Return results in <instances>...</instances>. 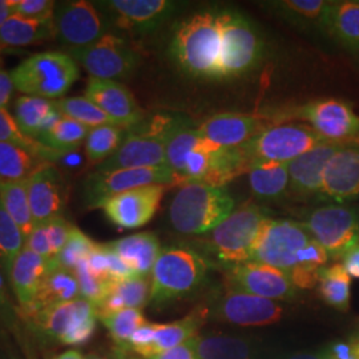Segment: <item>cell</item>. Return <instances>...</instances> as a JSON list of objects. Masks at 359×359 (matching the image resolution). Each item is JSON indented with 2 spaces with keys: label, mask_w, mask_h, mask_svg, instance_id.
I'll return each instance as SVG.
<instances>
[{
  "label": "cell",
  "mask_w": 359,
  "mask_h": 359,
  "mask_svg": "<svg viewBox=\"0 0 359 359\" xmlns=\"http://www.w3.org/2000/svg\"><path fill=\"white\" fill-rule=\"evenodd\" d=\"M170 55L189 76L219 80V13H194L181 22L172 38Z\"/></svg>",
  "instance_id": "obj_1"
},
{
  "label": "cell",
  "mask_w": 359,
  "mask_h": 359,
  "mask_svg": "<svg viewBox=\"0 0 359 359\" xmlns=\"http://www.w3.org/2000/svg\"><path fill=\"white\" fill-rule=\"evenodd\" d=\"M234 210V200L224 187L185 182L169 205V222L181 234L212 231Z\"/></svg>",
  "instance_id": "obj_2"
},
{
  "label": "cell",
  "mask_w": 359,
  "mask_h": 359,
  "mask_svg": "<svg viewBox=\"0 0 359 359\" xmlns=\"http://www.w3.org/2000/svg\"><path fill=\"white\" fill-rule=\"evenodd\" d=\"M209 273V262L187 246L161 249L151 274L149 302L161 308L197 292Z\"/></svg>",
  "instance_id": "obj_3"
},
{
  "label": "cell",
  "mask_w": 359,
  "mask_h": 359,
  "mask_svg": "<svg viewBox=\"0 0 359 359\" xmlns=\"http://www.w3.org/2000/svg\"><path fill=\"white\" fill-rule=\"evenodd\" d=\"M10 75L13 88L27 96L59 100L76 83L80 68L67 52L47 51L29 56Z\"/></svg>",
  "instance_id": "obj_4"
},
{
  "label": "cell",
  "mask_w": 359,
  "mask_h": 359,
  "mask_svg": "<svg viewBox=\"0 0 359 359\" xmlns=\"http://www.w3.org/2000/svg\"><path fill=\"white\" fill-rule=\"evenodd\" d=\"M269 219L266 209L256 204H245L233 210L229 217L210 231L208 241L218 259L225 265L249 262Z\"/></svg>",
  "instance_id": "obj_5"
},
{
  "label": "cell",
  "mask_w": 359,
  "mask_h": 359,
  "mask_svg": "<svg viewBox=\"0 0 359 359\" xmlns=\"http://www.w3.org/2000/svg\"><path fill=\"white\" fill-rule=\"evenodd\" d=\"M173 120L172 116L160 114L154 115L148 123L142 121L137 127L129 129L118 149L103 164L97 165L96 170L167 167L165 148Z\"/></svg>",
  "instance_id": "obj_6"
},
{
  "label": "cell",
  "mask_w": 359,
  "mask_h": 359,
  "mask_svg": "<svg viewBox=\"0 0 359 359\" xmlns=\"http://www.w3.org/2000/svg\"><path fill=\"white\" fill-rule=\"evenodd\" d=\"M325 142L329 140L323 139L308 124L285 123L269 126L240 148L248 165L253 161L289 164Z\"/></svg>",
  "instance_id": "obj_7"
},
{
  "label": "cell",
  "mask_w": 359,
  "mask_h": 359,
  "mask_svg": "<svg viewBox=\"0 0 359 359\" xmlns=\"http://www.w3.org/2000/svg\"><path fill=\"white\" fill-rule=\"evenodd\" d=\"M219 23V80L243 76L259 63L264 51L262 39L240 13L222 11Z\"/></svg>",
  "instance_id": "obj_8"
},
{
  "label": "cell",
  "mask_w": 359,
  "mask_h": 359,
  "mask_svg": "<svg viewBox=\"0 0 359 359\" xmlns=\"http://www.w3.org/2000/svg\"><path fill=\"white\" fill-rule=\"evenodd\" d=\"M302 224L329 258L344 259L359 246V212L354 208L344 204L320 206L309 212Z\"/></svg>",
  "instance_id": "obj_9"
},
{
  "label": "cell",
  "mask_w": 359,
  "mask_h": 359,
  "mask_svg": "<svg viewBox=\"0 0 359 359\" xmlns=\"http://www.w3.org/2000/svg\"><path fill=\"white\" fill-rule=\"evenodd\" d=\"M97 318L96 306L79 297L43 310L31 317L29 321L51 341L67 346H81L92 338Z\"/></svg>",
  "instance_id": "obj_10"
},
{
  "label": "cell",
  "mask_w": 359,
  "mask_h": 359,
  "mask_svg": "<svg viewBox=\"0 0 359 359\" xmlns=\"http://www.w3.org/2000/svg\"><path fill=\"white\" fill-rule=\"evenodd\" d=\"M182 184L184 181L168 167L96 170L83 182V200L88 208H100L105 200L132 189L152 185L181 187Z\"/></svg>",
  "instance_id": "obj_11"
},
{
  "label": "cell",
  "mask_w": 359,
  "mask_h": 359,
  "mask_svg": "<svg viewBox=\"0 0 359 359\" xmlns=\"http://www.w3.org/2000/svg\"><path fill=\"white\" fill-rule=\"evenodd\" d=\"M77 65H81L90 77L100 80H123L130 76L140 62L126 39L107 34L96 43L83 48L67 52Z\"/></svg>",
  "instance_id": "obj_12"
},
{
  "label": "cell",
  "mask_w": 359,
  "mask_h": 359,
  "mask_svg": "<svg viewBox=\"0 0 359 359\" xmlns=\"http://www.w3.org/2000/svg\"><path fill=\"white\" fill-rule=\"evenodd\" d=\"M310 241L311 236L302 222L270 218L258 238L252 261L289 274L297 266L298 253Z\"/></svg>",
  "instance_id": "obj_13"
},
{
  "label": "cell",
  "mask_w": 359,
  "mask_h": 359,
  "mask_svg": "<svg viewBox=\"0 0 359 359\" xmlns=\"http://www.w3.org/2000/svg\"><path fill=\"white\" fill-rule=\"evenodd\" d=\"M55 38L68 50L83 48L108 34V23L95 3L87 0L63 1L53 16Z\"/></svg>",
  "instance_id": "obj_14"
},
{
  "label": "cell",
  "mask_w": 359,
  "mask_h": 359,
  "mask_svg": "<svg viewBox=\"0 0 359 359\" xmlns=\"http://www.w3.org/2000/svg\"><path fill=\"white\" fill-rule=\"evenodd\" d=\"M287 116L306 121L329 142H359V115L346 102L317 100L295 108Z\"/></svg>",
  "instance_id": "obj_15"
},
{
  "label": "cell",
  "mask_w": 359,
  "mask_h": 359,
  "mask_svg": "<svg viewBox=\"0 0 359 359\" xmlns=\"http://www.w3.org/2000/svg\"><path fill=\"white\" fill-rule=\"evenodd\" d=\"M205 310H196L185 318L170 323L147 322L132 335L127 351H133L142 358H154L164 351L194 339L205 321Z\"/></svg>",
  "instance_id": "obj_16"
},
{
  "label": "cell",
  "mask_w": 359,
  "mask_h": 359,
  "mask_svg": "<svg viewBox=\"0 0 359 359\" xmlns=\"http://www.w3.org/2000/svg\"><path fill=\"white\" fill-rule=\"evenodd\" d=\"M228 283L231 289L271 301L292 299L297 287L290 276L283 270L259 262H245L228 266Z\"/></svg>",
  "instance_id": "obj_17"
},
{
  "label": "cell",
  "mask_w": 359,
  "mask_h": 359,
  "mask_svg": "<svg viewBox=\"0 0 359 359\" xmlns=\"http://www.w3.org/2000/svg\"><path fill=\"white\" fill-rule=\"evenodd\" d=\"M169 187L152 185L116 194L105 200L103 209L107 218L121 229H137L147 225L158 210Z\"/></svg>",
  "instance_id": "obj_18"
},
{
  "label": "cell",
  "mask_w": 359,
  "mask_h": 359,
  "mask_svg": "<svg viewBox=\"0 0 359 359\" xmlns=\"http://www.w3.org/2000/svg\"><path fill=\"white\" fill-rule=\"evenodd\" d=\"M277 301L261 298L226 286L215 304L213 316L219 321L238 326H265L283 318Z\"/></svg>",
  "instance_id": "obj_19"
},
{
  "label": "cell",
  "mask_w": 359,
  "mask_h": 359,
  "mask_svg": "<svg viewBox=\"0 0 359 359\" xmlns=\"http://www.w3.org/2000/svg\"><path fill=\"white\" fill-rule=\"evenodd\" d=\"M109 11L116 26L136 35L152 34L177 10L169 0H109L97 1Z\"/></svg>",
  "instance_id": "obj_20"
},
{
  "label": "cell",
  "mask_w": 359,
  "mask_h": 359,
  "mask_svg": "<svg viewBox=\"0 0 359 359\" xmlns=\"http://www.w3.org/2000/svg\"><path fill=\"white\" fill-rule=\"evenodd\" d=\"M27 192L35 225L63 217L67 205V184L62 172L48 164L27 180Z\"/></svg>",
  "instance_id": "obj_21"
},
{
  "label": "cell",
  "mask_w": 359,
  "mask_h": 359,
  "mask_svg": "<svg viewBox=\"0 0 359 359\" xmlns=\"http://www.w3.org/2000/svg\"><path fill=\"white\" fill-rule=\"evenodd\" d=\"M320 196L337 204L359 198V142L347 144L329 160Z\"/></svg>",
  "instance_id": "obj_22"
},
{
  "label": "cell",
  "mask_w": 359,
  "mask_h": 359,
  "mask_svg": "<svg viewBox=\"0 0 359 359\" xmlns=\"http://www.w3.org/2000/svg\"><path fill=\"white\" fill-rule=\"evenodd\" d=\"M86 97L112 117L121 128H135L144 120V112L132 92L118 81L90 77Z\"/></svg>",
  "instance_id": "obj_23"
},
{
  "label": "cell",
  "mask_w": 359,
  "mask_h": 359,
  "mask_svg": "<svg viewBox=\"0 0 359 359\" xmlns=\"http://www.w3.org/2000/svg\"><path fill=\"white\" fill-rule=\"evenodd\" d=\"M350 142H325L287 164L289 191L299 198L320 196L323 172L329 160Z\"/></svg>",
  "instance_id": "obj_24"
},
{
  "label": "cell",
  "mask_w": 359,
  "mask_h": 359,
  "mask_svg": "<svg viewBox=\"0 0 359 359\" xmlns=\"http://www.w3.org/2000/svg\"><path fill=\"white\" fill-rule=\"evenodd\" d=\"M268 127L266 120L259 116L219 114L206 118L197 130L208 142L221 148H237Z\"/></svg>",
  "instance_id": "obj_25"
},
{
  "label": "cell",
  "mask_w": 359,
  "mask_h": 359,
  "mask_svg": "<svg viewBox=\"0 0 359 359\" xmlns=\"http://www.w3.org/2000/svg\"><path fill=\"white\" fill-rule=\"evenodd\" d=\"M80 297V289L77 283L76 274L72 270L65 269L51 259V266L43 278L31 306L22 309L20 314L27 320L34 317L46 309L65 304Z\"/></svg>",
  "instance_id": "obj_26"
},
{
  "label": "cell",
  "mask_w": 359,
  "mask_h": 359,
  "mask_svg": "<svg viewBox=\"0 0 359 359\" xmlns=\"http://www.w3.org/2000/svg\"><path fill=\"white\" fill-rule=\"evenodd\" d=\"M51 266V259L39 256L35 252L23 248L16 256L10 270L8 278L11 281L13 293L20 304V308L31 306L39 287L47 271Z\"/></svg>",
  "instance_id": "obj_27"
},
{
  "label": "cell",
  "mask_w": 359,
  "mask_h": 359,
  "mask_svg": "<svg viewBox=\"0 0 359 359\" xmlns=\"http://www.w3.org/2000/svg\"><path fill=\"white\" fill-rule=\"evenodd\" d=\"M120 257L136 277L149 278L160 255V243L152 231L136 233L107 244Z\"/></svg>",
  "instance_id": "obj_28"
},
{
  "label": "cell",
  "mask_w": 359,
  "mask_h": 359,
  "mask_svg": "<svg viewBox=\"0 0 359 359\" xmlns=\"http://www.w3.org/2000/svg\"><path fill=\"white\" fill-rule=\"evenodd\" d=\"M321 26L344 48L359 53V1H330Z\"/></svg>",
  "instance_id": "obj_29"
},
{
  "label": "cell",
  "mask_w": 359,
  "mask_h": 359,
  "mask_svg": "<svg viewBox=\"0 0 359 359\" xmlns=\"http://www.w3.org/2000/svg\"><path fill=\"white\" fill-rule=\"evenodd\" d=\"M60 116L52 100L25 95L15 102L13 118L18 127L28 137L35 140H38L44 130L52 127Z\"/></svg>",
  "instance_id": "obj_30"
},
{
  "label": "cell",
  "mask_w": 359,
  "mask_h": 359,
  "mask_svg": "<svg viewBox=\"0 0 359 359\" xmlns=\"http://www.w3.org/2000/svg\"><path fill=\"white\" fill-rule=\"evenodd\" d=\"M252 193L262 200H278L289 191V168L283 163L253 161L246 168Z\"/></svg>",
  "instance_id": "obj_31"
},
{
  "label": "cell",
  "mask_w": 359,
  "mask_h": 359,
  "mask_svg": "<svg viewBox=\"0 0 359 359\" xmlns=\"http://www.w3.org/2000/svg\"><path fill=\"white\" fill-rule=\"evenodd\" d=\"M151 297V283L144 277H132L112 285L109 293L97 306L99 318L124 309L142 310Z\"/></svg>",
  "instance_id": "obj_32"
},
{
  "label": "cell",
  "mask_w": 359,
  "mask_h": 359,
  "mask_svg": "<svg viewBox=\"0 0 359 359\" xmlns=\"http://www.w3.org/2000/svg\"><path fill=\"white\" fill-rule=\"evenodd\" d=\"M55 36L53 22L43 23L13 15L0 27V50L38 44Z\"/></svg>",
  "instance_id": "obj_33"
},
{
  "label": "cell",
  "mask_w": 359,
  "mask_h": 359,
  "mask_svg": "<svg viewBox=\"0 0 359 359\" xmlns=\"http://www.w3.org/2000/svg\"><path fill=\"white\" fill-rule=\"evenodd\" d=\"M208 140L204 139L197 128H191L187 123L181 120H173V124L168 135L167 148H165V165L173 170L180 179L184 181V163L187 156L194 149L203 147Z\"/></svg>",
  "instance_id": "obj_34"
},
{
  "label": "cell",
  "mask_w": 359,
  "mask_h": 359,
  "mask_svg": "<svg viewBox=\"0 0 359 359\" xmlns=\"http://www.w3.org/2000/svg\"><path fill=\"white\" fill-rule=\"evenodd\" d=\"M48 164L53 163L22 147L0 142V180H28Z\"/></svg>",
  "instance_id": "obj_35"
},
{
  "label": "cell",
  "mask_w": 359,
  "mask_h": 359,
  "mask_svg": "<svg viewBox=\"0 0 359 359\" xmlns=\"http://www.w3.org/2000/svg\"><path fill=\"white\" fill-rule=\"evenodd\" d=\"M0 200L27 238L36 226L28 200L27 180H0Z\"/></svg>",
  "instance_id": "obj_36"
},
{
  "label": "cell",
  "mask_w": 359,
  "mask_h": 359,
  "mask_svg": "<svg viewBox=\"0 0 359 359\" xmlns=\"http://www.w3.org/2000/svg\"><path fill=\"white\" fill-rule=\"evenodd\" d=\"M192 342L198 359H252V347L244 338L197 335Z\"/></svg>",
  "instance_id": "obj_37"
},
{
  "label": "cell",
  "mask_w": 359,
  "mask_h": 359,
  "mask_svg": "<svg viewBox=\"0 0 359 359\" xmlns=\"http://www.w3.org/2000/svg\"><path fill=\"white\" fill-rule=\"evenodd\" d=\"M90 133V128L67 116L60 118L39 136L38 142L55 152L65 154L77 151Z\"/></svg>",
  "instance_id": "obj_38"
},
{
  "label": "cell",
  "mask_w": 359,
  "mask_h": 359,
  "mask_svg": "<svg viewBox=\"0 0 359 359\" xmlns=\"http://www.w3.org/2000/svg\"><path fill=\"white\" fill-rule=\"evenodd\" d=\"M350 276L342 264L318 270V290L329 306L346 311L350 308Z\"/></svg>",
  "instance_id": "obj_39"
},
{
  "label": "cell",
  "mask_w": 359,
  "mask_h": 359,
  "mask_svg": "<svg viewBox=\"0 0 359 359\" xmlns=\"http://www.w3.org/2000/svg\"><path fill=\"white\" fill-rule=\"evenodd\" d=\"M126 137V129L117 126H102L90 128L86 139V157L96 167L115 154Z\"/></svg>",
  "instance_id": "obj_40"
},
{
  "label": "cell",
  "mask_w": 359,
  "mask_h": 359,
  "mask_svg": "<svg viewBox=\"0 0 359 359\" xmlns=\"http://www.w3.org/2000/svg\"><path fill=\"white\" fill-rule=\"evenodd\" d=\"M55 107L60 115L74 118L90 129L102 126L120 127L112 117L107 115L87 97H63L55 102Z\"/></svg>",
  "instance_id": "obj_41"
},
{
  "label": "cell",
  "mask_w": 359,
  "mask_h": 359,
  "mask_svg": "<svg viewBox=\"0 0 359 359\" xmlns=\"http://www.w3.org/2000/svg\"><path fill=\"white\" fill-rule=\"evenodd\" d=\"M115 341L116 346L127 351L132 335L136 333L147 320L140 309H124L99 318Z\"/></svg>",
  "instance_id": "obj_42"
},
{
  "label": "cell",
  "mask_w": 359,
  "mask_h": 359,
  "mask_svg": "<svg viewBox=\"0 0 359 359\" xmlns=\"http://www.w3.org/2000/svg\"><path fill=\"white\" fill-rule=\"evenodd\" d=\"M0 142H7V144L22 147L32 154L44 157L46 160H48L51 163L59 160L62 156H65V154L52 151L38 140L25 135L18 127L13 116L10 115V112L6 108H0Z\"/></svg>",
  "instance_id": "obj_43"
},
{
  "label": "cell",
  "mask_w": 359,
  "mask_h": 359,
  "mask_svg": "<svg viewBox=\"0 0 359 359\" xmlns=\"http://www.w3.org/2000/svg\"><path fill=\"white\" fill-rule=\"evenodd\" d=\"M25 236L0 200V268L8 276L16 256L25 248Z\"/></svg>",
  "instance_id": "obj_44"
},
{
  "label": "cell",
  "mask_w": 359,
  "mask_h": 359,
  "mask_svg": "<svg viewBox=\"0 0 359 359\" xmlns=\"http://www.w3.org/2000/svg\"><path fill=\"white\" fill-rule=\"evenodd\" d=\"M95 246L96 243L92 241L87 234H84L75 226L71 231V236L63 250L55 258V261L59 266L74 271L77 264L88 258Z\"/></svg>",
  "instance_id": "obj_45"
},
{
  "label": "cell",
  "mask_w": 359,
  "mask_h": 359,
  "mask_svg": "<svg viewBox=\"0 0 359 359\" xmlns=\"http://www.w3.org/2000/svg\"><path fill=\"white\" fill-rule=\"evenodd\" d=\"M74 271L76 274L80 297L90 301L97 308L107 294L109 293L112 285L115 283L105 281L103 278L97 277L96 274H93L87 264V259L77 264Z\"/></svg>",
  "instance_id": "obj_46"
},
{
  "label": "cell",
  "mask_w": 359,
  "mask_h": 359,
  "mask_svg": "<svg viewBox=\"0 0 359 359\" xmlns=\"http://www.w3.org/2000/svg\"><path fill=\"white\" fill-rule=\"evenodd\" d=\"M329 3L330 1L323 0H285L278 1L277 7L285 13H292L305 20H317L321 25Z\"/></svg>",
  "instance_id": "obj_47"
},
{
  "label": "cell",
  "mask_w": 359,
  "mask_h": 359,
  "mask_svg": "<svg viewBox=\"0 0 359 359\" xmlns=\"http://www.w3.org/2000/svg\"><path fill=\"white\" fill-rule=\"evenodd\" d=\"M56 4L51 0H18L13 15L28 20L52 23Z\"/></svg>",
  "instance_id": "obj_48"
},
{
  "label": "cell",
  "mask_w": 359,
  "mask_h": 359,
  "mask_svg": "<svg viewBox=\"0 0 359 359\" xmlns=\"http://www.w3.org/2000/svg\"><path fill=\"white\" fill-rule=\"evenodd\" d=\"M44 226H46L47 236H48V240L51 244L52 253L56 258L63 250V248L71 236V231L75 226L71 222H68L65 217L55 218L48 224H44Z\"/></svg>",
  "instance_id": "obj_49"
},
{
  "label": "cell",
  "mask_w": 359,
  "mask_h": 359,
  "mask_svg": "<svg viewBox=\"0 0 359 359\" xmlns=\"http://www.w3.org/2000/svg\"><path fill=\"white\" fill-rule=\"evenodd\" d=\"M327 259H329V256H327L326 250L316 240L311 238V241L298 253L297 266L321 269L323 268V265L327 262Z\"/></svg>",
  "instance_id": "obj_50"
},
{
  "label": "cell",
  "mask_w": 359,
  "mask_h": 359,
  "mask_svg": "<svg viewBox=\"0 0 359 359\" xmlns=\"http://www.w3.org/2000/svg\"><path fill=\"white\" fill-rule=\"evenodd\" d=\"M192 341L175 347V348H170V350L164 351L151 359H198L196 351H194Z\"/></svg>",
  "instance_id": "obj_51"
},
{
  "label": "cell",
  "mask_w": 359,
  "mask_h": 359,
  "mask_svg": "<svg viewBox=\"0 0 359 359\" xmlns=\"http://www.w3.org/2000/svg\"><path fill=\"white\" fill-rule=\"evenodd\" d=\"M13 88L11 75L6 71L4 65L0 60V108H6L13 96Z\"/></svg>",
  "instance_id": "obj_52"
},
{
  "label": "cell",
  "mask_w": 359,
  "mask_h": 359,
  "mask_svg": "<svg viewBox=\"0 0 359 359\" xmlns=\"http://www.w3.org/2000/svg\"><path fill=\"white\" fill-rule=\"evenodd\" d=\"M342 261H344L342 265L346 269L348 276L359 278V246L350 250L346 256L344 257Z\"/></svg>",
  "instance_id": "obj_53"
},
{
  "label": "cell",
  "mask_w": 359,
  "mask_h": 359,
  "mask_svg": "<svg viewBox=\"0 0 359 359\" xmlns=\"http://www.w3.org/2000/svg\"><path fill=\"white\" fill-rule=\"evenodd\" d=\"M16 3L18 0H0V27L15 13Z\"/></svg>",
  "instance_id": "obj_54"
},
{
  "label": "cell",
  "mask_w": 359,
  "mask_h": 359,
  "mask_svg": "<svg viewBox=\"0 0 359 359\" xmlns=\"http://www.w3.org/2000/svg\"><path fill=\"white\" fill-rule=\"evenodd\" d=\"M53 359H86L83 357L81 353H79L77 350H68L65 351L63 354H59L57 357H55Z\"/></svg>",
  "instance_id": "obj_55"
},
{
  "label": "cell",
  "mask_w": 359,
  "mask_h": 359,
  "mask_svg": "<svg viewBox=\"0 0 359 359\" xmlns=\"http://www.w3.org/2000/svg\"><path fill=\"white\" fill-rule=\"evenodd\" d=\"M285 359H321L318 353H297Z\"/></svg>",
  "instance_id": "obj_56"
},
{
  "label": "cell",
  "mask_w": 359,
  "mask_h": 359,
  "mask_svg": "<svg viewBox=\"0 0 359 359\" xmlns=\"http://www.w3.org/2000/svg\"><path fill=\"white\" fill-rule=\"evenodd\" d=\"M128 351H124V350H120V348H116L115 354H114V357L112 359H137V358H132V357H129L128 354H127Z\"/></svg>",
  "instance_id": "obj_57"
},
{
  "label": "cell",
  "mask_w": 359,
  "mask_h": 359,
  "mask_svg": "<svg viewBox=\"0 0 359 359\" xmlns=\"http://www.w3.org/2000/svg\"><path fill=\"white\" fill-rule=\"evenodd\" d=\"M318 354H320V357H321V359H333L332 358V357H329V355H327V354H326L325 351H322V350H320V351H318Z\"/></svg>",
  "instance_id": "obj_58"
},
{
  "label": "cell",
  "mask_w": 359,
  "mask_h": 359,
  "mask_svg": "<svg viewBox=\"0 0 359 359\" xmlns=\"http://www.w3.org/2000/svg\"><path fill=\"white\" fill-rule=\"evenodd\" d=\"M86 359H108L104 358V357H100V355H97V354H90L88 357H86Z\"/></svg>",
  "instance_id": "obj_59"
},
{
  "label": "cell",
  "mask_w": 359,
  "mask_h": 359,
  "mask_svg": "<svg viewBox=\"0 0 359 359\" xmlns=\"http://www.w3.org/2000/svg\"><path fill=\"white\" fill-rule=\"evenodd\" d=\"M1 359H16L15 357H13V355H7V357H4V358Z\"/></svg>",
  "instance_id": "obj_60"
}]
</instances>
